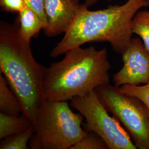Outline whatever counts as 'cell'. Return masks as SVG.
<instances>
[{"mask_svg":"<svg viewBox=\"0 0 149 149\" xmlns=\"http://www.w3.org/2000/svg\"><path fill=\"white\" fill-rule=\"evenodd\" d=\"M149 5L145 0H128L121 6L90 11L83 4L79 14L65 35L51 52L56 58L85 43L107 42L122 55L132 39V21L139 10Z\"/></svg>","mask_w":149,"mask_h":149,"instance_id":"obj_1","label":"cell"},{"mask_svg":"<svg viewBox=\"0 0 149 149\" xmlns=\"http://www.w3.org/2000/svg\"><path fill=\"white\" fill-rule=\"evenodd\" d=\"M111 64L106 49L93 47L72 49L64 59L45 68L43 95L45 99L67 101L85 95L109 84Z\"/></svg>","mask_w":149,"mask_h":149,"instance_id":"obj_2","label":"cell"},{"mask_svg":"<svg viewBox=\"0 0 149 149\" xmlns=\"http://www.w3.org/2000/svg\"><path fill=\"white\" fill-rule=\"evenodd\" d=\"M44 66L32 54L30 42L23 39L19 21L0 24V70L18 97L23 113L34 124L38 108L45 99L43 82Z\"/></svg>","mask_w":149,"mask_h":149,"instance_id":"obj_3","label":"cell"},{"mask_svg":"<svg viewBox=\"0 0 149 149\" xmlns=\"http://www.w3.org/2000/svg\"><path fill=\"white\" fill-rule=\"evenodd\" d=\"M85 118L73 112L66 101L44 99L38 108L33 124L43 149H71L87 133Z\"/></svg>","mask_w":149,"mask_h":149,"instance_id":"obj_4","label":"cell"},{"mask_svg":"<svg viewBox=\"0 0 149 149\" xmlns=\"http://www.w3.org/2000/svg\"><path fill=\"white\" fill-rule=\"evenodd\" d=\"M102 103L125 128L137 149H149V109L136 97L109 84L96 90Z\"/></svg>","mask_w":149,"mask_h":149,"instance_id":"obj_5","label":"cell"},{"mask_svg":"<svg viewBox=\"0 0 149 149\" xmlns=\"http://www.w3.org/2000/svg\"><path fill=\"white\" fill-rule=\"evenodd\" d=\"M71 107L81 113L86 130L98 134L109 149H136L128 132L115 117L111 116L96 90L71 100Z\"/></svg>","mask_w":149,"mask_h":149,"instance_id":"obj_6","label":"cell"},{"mask_svg":"<svg viewBox=\"0 0 149 149\" xmlns=\"http://www.w3.org/2000/svg\"><path fill=\"white\" fill-rule=\"evenodd\" d=\"M122 59V68L113 76L115 86L139 85L149 82V52L138 38L132 39Z\"/></svg>","mask_w":149,"mask_h":149,"instance_id":"obj_7","label":"cell"},{"mask_svg":"<svg viewBox=\"0 0 149 149\" xmlns=\"http://www.w3.org/2000/svg\"><path fill=\"white\" fill-rule=\"evenodd\" d=\"M82 7L75 0H44L48 22L44 29L46 36L53 37L66 32Z\"/></svg>","mask_w":149,"mask_h":149,"instance_id":"obj_8","label":"cell"},{"mask_svg":"<svg viewBox=\"0 0 149 149\" xmlns=\"http://www.w3.org/2000/svg\"><path fill=\"white\" fill-rule=\"evenodd\" d=\"M19 13V31L20 35L25 40L31 42L41 29H44L46 24L37 14L28 6Z\"/></svg>","mask_w":149,"mask_h":149,"instance_id":"obj_9","label":"cell"},{"mask_svg":"<svg viewBox=\"0 0 149 149\" xmlns=\"http://www.w3.org/2000/svg\"><path fill=\"white\" fill-rule=\"evenodd\" d=\"M33 125L23 114L10 115L0 113V139L21 133Z\"/></svg>","mask_w":149,"mask_h":149,"instance_id":"obj_10","label":"cell"},{"mask_svg":"<svg viewBox=\"0 0 149 149\" xmlns=\"http://www.w3.org/2000/svg\"><path fill=\"white\" fill-rule=\"evenodd\" d=\"M0 113L10 115H20L23 108L18 97L12 90L7 81L0 74Z\"/></svg>","mask_w":149,"mask_h":149,"instance_id":"obj_11","label":"cell"},{"mask_svg":"<svg viewBox=\"0 0 149 149\" xmlns=\"http://www.w3.org/2000/svg\"><path fill=\"white\" fill-rule=\"evenodd\" d=\"M35 133V129L33 125L21 133L8 136L1 140V149H27L29 148V142L33 135Z\"/></svg>","mask_w":149,"mask_h":149,"instance_id":"obj_12","label":"cell"},{"mask_svg":"<svg viewBox=\"0 0 149 149\" xmlns=\"http://www.w3.org/2000/svg\"><path fill=\"white\" fill-rule=\"evenodd\" d=\"M133 33L138 35L149 52V11L138 12L133 19Z\"/></svg>","mask_w":149,"mask_h":149,"instance_id":"obj_13","label":"cell"},{"mask_svg":"<svg viewBox=\"0 0 149 149\" xmlns=\"http://www.w3.org/2000/svg\"><path fill=\"white\" fill-rule=\"evenodd\" d=\"M108 149L104 141L97 134L87 131V133L71 149Z\"/></svg>","mask_w":149,"mask_h":149,"instance_id":"obj_14","label":"cell"},{"mask_svg":"<svg viewBox=\"0 0 149 149\" xmlns=\"http://www.w3.org/2000/svg\"><path fill=\"white\" fill-rule=\"evenodd\" d=\"M118 88L125 95L136 97L149 109V81L144 85H124L119 87Z\"/></svg>","mask_w":149,"mask_h":149,"instance_id":"obj_15","label":"cell"},{"mask_svg":"<svg viewBox=\"0 0 149 149\" xmlns=\"http://www.w3.org/2000/svg\"><path fill=\"white\" fill-rule=\"evenodd\" d=\"M26 5L34 11L41 18L47 26V18L44 9V0H24ZM46 28V27H45Z\"/></svg>","mask_w":149,"mask_h":149,"instance_id":"obj_16","label":"cell"},{"mask_svg":"<svg viewBox=\"0 0 149 149\" xmlns=\"http://www.w3.org/2000/svg\"><path fill=\"white\" fill-rule=\"evenodd\" d=\"M2 8L7 12H19L26 4L24 0H0Z\"/></svg>","mask_w":149,"mask_h":149,"instance_id":"obj_17","label":"cell"},{"mask_svg":"<svg viewBox=\"0 0 149 149\" xmlns=\"http://www.w3.org/2000/svg\"><path fill=\"white\" fill-rule=\"evenodd\" d=\"M75 1L78 2L79 1V0H75ZM98 1V0H85V4L88 7L90 6H91L95 4Z\"/></svg>","mask_w":149,"mask_h":149,"instance_id":"obj_18","label":"cell"},{"mask_svg":"<svg viewBox=\"0 0 149 149\" xmlns=\"http://www.w3.org/2000/svg\"><path fill=\"white\" fill-rule=\"evenodd\" d=\"M107 1H111L112 0H107ZM145 1H148V2H149V0H145Z\"/></svg>","mask_w":149,"mask_h":149,"instance_id":"obj_19","label":"cell"}]
</instances>
